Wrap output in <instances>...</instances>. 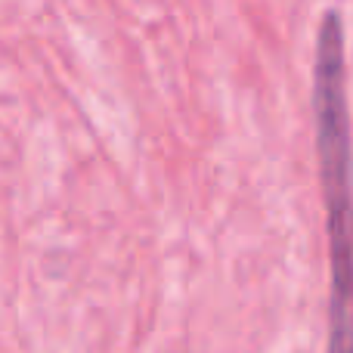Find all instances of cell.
<instances>
[{
  "instance_id": "obj_1",
  "label": "cell",
  "mask_w": 353,
  "mask_h": 353,
  "mask_svg": "<svg viewBox=\"0 0 353 353\" xmlns=\"http://www.w3.org/2000/svg\"><path fill=\"white\" fill-rule=\"evenodd\" d=\"M313 118H316V155L332 251L329 353H353V140L344 22L335 10L323 16L316 34Z\"/></svg>"
}]
</instances>
